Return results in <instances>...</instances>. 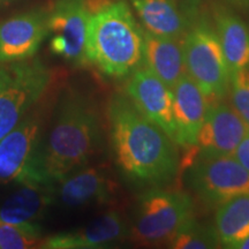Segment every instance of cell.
Returning <instances> with one entry per match:
<instances>
[{
    "label": "cell",
    "instance_id": "cell-20",
    "mask_svg": "<svg viewBox=\"0 0 249 249\" xmlns=\"http://www.w3.org/2000/svg\"><path fill=\"white\" fill-rule=\"evenodd\" d=\"M213 225L222 247L235 249L249 235V193L218 205Z\"/></svg>",
    "mask_w": 249,
    "mask_h": 249
},
{
    "label": "cell",
    "instance_id": "cell-22",
    "mask_svg": "<svg viewBox=\"0 0 249 249\" xmlns=\"http://www.w3.org/2000/svg\"><path fill=\"white\" fill-rule=\"evenodd\" d=\"M42 232L36 223L11 224L0 222V249L39 247Z\"/></svg>",
    "mask_w": 249,
    "mask_h": 249
},
{
    "label": "cell",
    "instance_id": "cell-8",
    "mask_svg": "<svg viewBox=\"0 0 249 249\" xmlns=\"http://www.w3.org/2000/svg\"><path fill=\"white\" fill-rule=\"evenodd\" d=\"M90 17L85 0H57L48 13L51 51L75 66L89 65L86 42Z\"/></svg>",
    "mask_w": 249,
    "mask_h": 249
},
{
    "label": "cell",
    "instance_id": "cell-15",
    "mask_svg": "<svg viewBox=\"0 0 249 249\" xmlns=\"http://www.w3.org/2000/svg\"><path fill=\"white\" fill-rule=\"evenodd\" d=\"M58 196L66 207L107 204L114 198L116 185L105 171L89 167L68 174L61 180Z\"/></svg>",
    "mask_w": 249,
    "mask_h": 249
},
{
    "label": "cell",
    "instance_id": "cell-7",
    "mask_svg": "<svg viewBox=\"0 0 249 249\" xmlns=\"http://www.w3.org/2000/svg\"><path fill=\"white\" fill-rule=\"evenodd\" d=\"M51 71L42 61L22 60L0 67V140L23 119L45 92Z\"/></svg>",
    "mask_w": 249,
    "mask_h": 249
},
{
    "label": "cell",
    "instance_id": "cell-13",
    "mask_svg": "<svg viewBox=\"0 0 249 249\" xmlns=\"http://www.w3.org/2000/svg\"><path fill=\"white\" fill-rule=\"evenodd\" d=\"M129 229L117 211H108L79 230L54 234L43 241L46 249H103L120 244Z\"/></svg>",
    "mask_w": 249,
    "mask_h": 249
},
{
    "label": "cell",
    "instance_id": "cell-27",
    "mask_svg": "<svg viewBox=\"0 0 249 249\" xmlns=\"http://www.w3.org/2000/svg\"><path fill=\"white\" fill-rule=\"evenodd\" d=\"M226 1L231 2V4H233V5L240 6V7H242V6H246L248 4L249 0H226Z\"/></svg>",
    "mask_w": 249,
    "mask_h": 249
},
{
    "label": "cell",
    "instance_id": "cell-14",
    "mask_svg": "<svg viewBox=\"0 0 249 249\" xmlns=\"http://www.w3.org/2000/svg\"><path fill=\"white\" fill-rule=\"evenodd\" d=\"M172 92L177 144L183 149L195 147L209 102L187 73L173 87Z\"/></svg>",
    "mask_w": 249,
    "mask_h": 249
},
{
    "label": "cell",
    "instance_id": "cell-25",
    "mask_svg": "<svg viewBox=\"0 0 249 249\" xmlns=\"http://www.w3.org/2000/svg\"><path fill=\"white\" fill-rule=\"evenodd\" d=\"M117 0H85V5L90 15H93L102 9L108 7V6L113 4Z\"/></svg>",
    "mask_w": 249,
    "mask_h": 249
},
{
    "label": "cell",
    "instance_id": "cell-2",
    "mask_svg": "<svg viewBox=\"0 0 249 249\" xmlns=\"http://www.w3.org/2000/svg\"><path fill=\"white\" fill-rule=\"evenodd\" d=\"M101 144L102 126L95 107L80 92L68 90L62 96L46 144L37 152L34 181L59 183L85 166Z\"/></svg>",
    "mask_w": 249,
    "mask_h": 249
},
{
    "label": "cell",
    "instance_id": "cell-4",
    "mask_svg": "<svg viewBox=\"0 0 249 249\" xmlns=\"http://www.w3.org/2000/svg\"><path fill=\"white\" fill-rule=\"evenodd\" d=\"M194 202L187 193L150 188L139 197L129 235L141 245H166L194 217Z\"/></svg>",
    "mask_w": 249,
    "mask_h": 249
},
{
    "label": "cell",
    "instance_id": "cell-9",
    "mask_svg": "<svg viewBox=\"0 0 249 249\" xmlns=\"http://www.w3.org/2000/svg\"><path fill=\"white\" fill-rule=\"evenodd\" d=\"M39 128V118L33 114L0 140V182H35Z\"/></svg>",
    "mask_w": 249,
    "mask_h": 249
},
{
    "label": "cell",
    "instance_id": "cell-1",
    "mask_svg": "<svg viewBox=\"0 0 249 249\" xmlns=\"http://www.w3.org/2000/svg\"><path fill=\"white\" fill-rule=\"evenodd\" d=\"M107 118L117 165L127 179L149 188H164L177 179L181 167L179 145L128 96H112Z\"/></svg>",
    "mask_w": 249,
    "mask_h": 249
},
{
    "label": "cell",
    "instance_id": "cell-16",
    "mask_svg": "<svg viewBox=\"0 0 249 249\" xmlns=\"http://www.w3.org/2000/svg\"><path fill=\"white\" fill-rule=\"evenodd\" d=\"M143 64L170 89L187 73L182 44L179 39L152 35L145 30Z\"/></svg>",
    "mask_w": 249,
    "mask_h": 249
},
{
    "label": "cell",
    "instance_id": "cell-6",
    "mask_svg": "<svg viewBox=\"0 0 249 249\" xmlns=\"http://www.w3.org/2000/svg\"><path fill=\"white\" fill-rule=\"evenodd\" d=\"M183 180L196 198L210 209L249 193V173L234 156L191 155Z\"/></svg>",
    "mask_w": 249,
    "mask_h": 249
},
{
    "label": "cell",
    "instance_id": "cell-17",
    "mask_svg": "<svg viewBox=\"0 0 249 249\" xmlns=\"http://www.w3.org/2000/svg\"><path fill=\"white\" fill-rule=\"evenodd\" d=\"M0 208V222L11 224L36 223L52 203L54 185L23 182Z\"/></svg>",
    "mask_w": 249,
    "mask_h": 249
},
{
    "label": "cell",
    "instance_id": "cell-21",
    "mask_svg": "<svg viewBox=\"0 0 249 249\" xmlns=\"http://www.w3.org/2000/svg\"><path fill=\"white\" fill-rule=\"evenodd\" d=\"M166 245L172 249H214L222 246L214 225L197 222L195 218L186 223Z\"/></svg>",
    "mask_w": 249,
    "mask_h": 249
},
{
    "label": "cell",
    "instance_id": "cell-18",
    "mask_svg": "<svg viewBox=\"0 0 249 249\" xmlns=\"http://www.w3.org/2000/svg\"><path fill=\"white\" fill-rule=\"evenodd\" d=\"M213 20L231 73L249 67V27L222 4L214 6Z\"/></svg>",
    "mask_w": 249,
    "mask_h": 249
},
{
    "label": "cell",
    "instance_id": "cell-26",
    "mask_svg": "<svg viewBox=\"0 0 249 249\" xmlns=\"http://www.w3.org/2000/svg\"><path fill=\"white\" fill-rule=\"evenodd\" d=\"M235 249H249V235L247 238H245L240 244L236 246Z\"/></svg>",
    "mask_w": 249,
    "mask_h": 249
},
{
    "label": "cell",
    "instance_id": "cell-23",
    "mask_svg": "<svg viewBox=\"0 0 249 249\" xmlns=\"http://www.w3.org/2000/svg\"><path fill=\"white\" fill-rule=\"evenodd\" d=\"M229 93L233 108L249 126V67L231 74Z\"/></svg>",
    "mask_w": 249,
    "mask_h": 249
},
{
    "label": "cell",
    "instance_id": "cell-24",
    "mask_svg": "<svg viewBox=\"0 0 249 249\" xmlns=\"http://www.w3.org/2000/svg\"><path fill=\"white\" fill-rule=\"evenodd\" d=\"M233 156L249 173V130L245 135V138L242 139L240 144L238 145V148L235 149Z\"/></svg>",
    "mask_w": 249,
    "mask_h": 249
},
{
    "label": "cell",
    "instance_id": "cell-28",
    "mask_svg": "<svg viewBox=\"0 0 249 249\" xmlns=\"http://www.w3.org/2000/svg\"><path fill=\"white\" fill-rule=\"evenodd\" d=\"M4 1H8V0H0V2H4Z\"/></svg>",
    "mask_w": 249,
    "mask_h": 249
},
{
    "label": "cell",
    "instance_id": "cell-3",
    "mask_svg": "<svg viewBox=\"0 0 249 249\" xmlns=\"http://www.w3.org/2000/svg\"><path fill=\"white\" fill-rule=\"evenodd\" d=\"M86 52L89 65L111 77H126L141 67L144 30L124 0H117L90 17Z\"/></svg>",
    "mask_w": 249,
    "mask_h": 249
},
{
    "label": "cell",
    "instance_id": "cell-12",
    "mask_svg": "<svg viewBox=\"0 0 249 249\" xmlns=\"http://www.w3.org/2000/svg\"><path fill=\"white\" fill-rule=\"evenodd\" d=\"M48 35V12H27L5 20L0 23V64L33 58Z\"/></svg>",
    "mask_w": 249,
    "mask_h": 249
},
{
    "label": "cell",
    "instance_id": "cell-5",
    "mask_svg": "<svg viewBox=\"0 0 249 249\" xmlns=\"http://www.w3.org/2000/svg\"><path fill=\"white\" fill-rule=\"evenodd\" d=\"M181 44L187 74L200 87L209 104L225 98L232 73L213 24L204 18L191 24Z\"/></svg>",
    "mask_w": 249,
    "mask_h": 249
},
{
    "label": "cell",
    "instance_id": "cell-19",
    "mask_svg": "<svg viewBox=\"0 0 249 249\" xmlns=\"http://www.w3.org/2000/svg\"><path fill=\"white\" fill-rule=\"evenodd\" d=\"M144 30L152 35L181 38L191 27L176 0H129Z\"/></svg>",
    "mask_w": 249,
    "mask_h": 249
},
{
    "label": "cell",
    "instance_id": "cell-11",
    "mask_svg": "<svg viewBox=\"0 0 249 249\" xmlns=\"http://www.w3.org/2000/svg\"><path fill=\"white\" fill-rule=\"evenodd\" d=\"M126 92L133 104L177 143L172 89L144 66L130 74Z\"/></svg>",
    "mask_w": 249,
    "mask_h": 249
},
{
    "label": "cell",
    "instance_id": "cell-10",
    "mask_svg": "<svg viewBox=\"0 0 249 249\" xmlns=\"http://www.w3.org/2000/svg\"><path fill=\"white\" fill-rule=\"evenodd\" d=\"M248 130L249 126L232 105L224 99L211 103L194 147L196 155L233 156Z\"/></svg>",
    "mask_w": 249,
    "mask_h": 249
}]
</instances>
